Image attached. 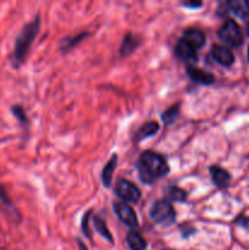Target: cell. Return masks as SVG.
<instances>
[{"mask_svg": "<svg viewBox=\"0 0 249 250\" xmlns=\"http://www.w3.org/2000/svg\"><path fill=\"white\" fill-rule=\"evenodd\" d=\"M126 241L131 250H145L146 248V241L138 232H128Z\"/></svg>", "mask_w": 249, "mask_h": 250, "instance_id": "16", "label": "cell"}, {"mask_svg": "<svg viewBox=\"0 0 249 250\" xmlns=\"http://www.w3.org/2000/svg\"><path fill=\"white\" fill-rule=\"evenodd\" d=\"M114 210L116 212L117 217L120 219V221L124 222L126 226L128 227H138L139 221L138 217H137L136 212L132 209L131 205H128L127 203H115L114 204Z\"/></svg>", "mask_w": 249, "mask_h": 250, "instance_id": "6", "label": "cell"}, {"mask_svg": "<svg viewBox=\"0 0 249 250\" xmlns=\"http://www.w3.org/2000/svg\"><path fill=\"white\" fill-rule=\"evenodd\" d=\"M88 36V33L85 32H82V33L77 34V36H73V37H67V38H63L60 43V49L62 51H68L71 49L75 48L80 42H82L85 37Z\"/></svg>", "mask_w": 249, "mask_h": 250, "instance_id": "17", "label": "cell"}, {"mask_svg": "<svg viewBox=\"0 0 249 250\" xmlns=\"http://www.w3.org/2000/svg\"><path fill=\"white\" fill-rule=\"evenodd\" d=\"M210 175H211V181L214 185L219 188H226L228 187L229 182H231V175L227 172L225 168L220 167V166H211L209 168Z\"/></svg>", "mask_w": 249, "mask_h": 250, "instance_id": "11", "label": "cell"}, {"mask_svg": "<svg viewBox=\"0 0 249 250\" xmlns=\"http://www.w3.org/2000/svg\"><path fill=\"white\" fill-rule=\"evenodd\" d=\"M182 39L197 51L199 50L200 48H203V46L205 45V42H207V37H205L204 32L195 28L186 29V31L183 32Z\"/></svg>", "mask_w": 249, "mask_h": 250, "instance_id": "9", "label": "cell"}, {"mask_svg": "<svg viewBox=\"0 0 249 250\" xmlns=\"http://www.w3.org/2000/svg\"><path fill=\"white\" fill-rule=\"evenodd\" d=\"M202 2L200 1H190V2H183V6H187V7H190V9H197V7H200L202 6Z\"/></svg>", "mask_w": 249, "mask_h": 250, "instance_id": "23", "label": "cell"}, {"mask_svg": "<svg viewBox=\"0 0 249 250\" xmlns=\"http://www.w3.org/2000/svg\"><path fill=\"white\" fill-rule=\"evenodd\" d=\"M248 61H249V46H248Z\"/></svg>", "mask_w": 249, "mask_h": 250, "instance_id": "26", "label": "cell"}, {"mask_svg": "<svg viewBox=\"0 0 249 250\" xmlns=\"http://www.w3.org/2000/svg\"><path fill=\"white\" fill-rule=\"evenodd\" d=\"M211 56L217 63H220L221 66L225 67H229V66L233 65L234 62V55L228 48L224 45H219V44H215L211 48Z\"/></svg>", "mask_w": 249, "mask_h": 250, "instance_id": "8", "label": "cell"}, {"mask_svg": "<svg viewBox=\"0 0 249 250\" xmlns=\"http://www.w3.org/2000/svg\"><path fill=\"white\" fill-rule=\"evenodd\" d=\"M137 170H138L139 178L145 185H151L170 172L166 159L151 150L142 153L137 163Z\"/></svg>", "mask_w": 249, "mask_h": 250, "instance_id": "1", "label": "cell"}, {"mask_svg": "<svg viewBox=\"0 0 249 250\" xmlns=\"http://www.w3.org/2000/svg\"><path fill=\"white\" fill-rule=\"evenodd\" d=\"M78 244H80V249H81V250H88L87 248H85L84 244H83L81 241H78Z\"/></svg>", "mask_w": 249, "mask_h": 250, "instance_id": "24", "label": "cell"}, {"mask_svg": "<svg viewBox=\"0 0 249 250\" xmlns=\"http://www.w3.org/2000/svg\"><path fill=\"white\" fill-rule=\"evenodd\" d=\"M139 43H141V41H139L138 37H136L132 33H128L124 38L122 45L121 48H120V53H121L122 56L128 55V54H131L132 51L136 50V48L139 45Z\"/></svg>", "mask_w": 249, "mask_h": 250, "instance_id": "15", "label": "cell"}, {"mask_svg": "<svg viewBox=\"0 0 249 250\" xmlns=\"http://www.w3.org/2000/svg\"><path fill=\"white\" fill-rule=\"evenodd\" d=\"M11 111H12V114L15 115V117H16V119L19 120L21 124H26V122H27L26 112H24V110L22 109L20 105H15V106H12Z\"/></svg>", "mask_w": 249, "mask_h": 250, "instance_id": "21", "label": "cell"}, {"mask_svg": "<svg viewBox=\"0 0 249 250\" xmlns=\"http://www.w3.org/2000/svg\"><path fill=\"white\" fill-rule=\"evenodd\" d=\"M229 11L233 12L239 19H247L249 17V1L248 0H232L227 2Z\"/></svg>", "mask_w": 249, "mask_h": 250, "instance_id": "12", "label": "cell"}, {"mask_svg": "<svg viewBox=\"0 0 249 250\" xmlns=\"http://www.w3.org/2000/svg\"><path fill=\"white\" fill-rule=\"evenodd\" d=\"M93 221H94L95 229L99 232L100 236L104 237V238L106 239V241H109L110 243H112V242H114V238H112L111 232H110V229H107V226H106V224H105L104 220L99 216H94V220H93Z\"/></svg>", "mask_w": 249, "mask_h": 250, "instance_id": "18", "label": "cell"}, {"mask_svg": "<svg viewBox=\"0 0 249 250\" xmlns=\"http://www.w3.org/2000/svg\"><path fill=\"white\" fill-rule=\"evenodd\" d=\"M115 192L120 199L124 200V203H137L142 197L141 189L131 181L124 178L117 181Z\"/></svg>", "mask_w": 249, "mask_h": 250, "instance_id": "5", "label": "cell"}, {"mask_svg": "<svg viewBox=\"0 0 249 250\" xmlns=\"http://www.w3.org/2000/svg\"><path fill=\"white\" fill-rule=\"evenodd\" d=\"M178 114H180V107H178V105H175V106H171L170 109H167L161 114V120H163L166 126H168V125H172L177 120Z\"/></svg>", "mask_w": 249, "mask_h": 250, "instance_id": "19", "label": "cell"}, {"mask_svg": "<svg viewBox=\"0 0 249 250\" xmlns=\"http://www.w3.org/2000/svg\"><path fill=\"white\" fill-rule=\"evenodd\" d=\"M159 128H160V127H159L158 122L155 121L146 122V124H144L143 126L138 129L134 139H136V142H141L143 141V139L149 138V137L155 136V134L159 132Z\"/></svg>", "mask_w": 249, "mask_h": 250, "instance_id": "14", "label": "cell"}, {"mask_svg": "<svg viewBox=\"0 0 249 250\" xmlns=\"http://www.w3.org/2000/svg\"><path fill=\"white\" fill-rule=\"evenodd\" d=\"M246 32H247V36L249 37V21L247 22V26H246Z\"/></svg>", "mask_w": 249, "mask_h": 250, "instance_id": "25", "label": "cell"}, {"mask_svg": "<svg viewBox=\"0 0 249 250\" xmlns=\"http://www.w3.org/2000/svg\"><path fill=\"white\" fill-rule=\"evenodd\" d=\"M39 28H41V19H39V16H36L31 22L22 27L21 32L16 37L14 54H12V62L16 67L21 65L26 59L34 39L38 36Z\"/></svg>", "mask_w": 249, "mask_h": 250, "instance_id": "2", "label": "cell"}, {"mask_svg": "<svg viewBox=\"0 0 249 250\" xmlns=\"http://www.w3.org/2000/svg\"><path fill=\"white\" fill-rule=\"evenodd\" d=\"M175 54L178 59H181L185 62L189 63V65L190 63H195L198 61L197 50L193 49L188 43H186L182 38L176 43Z\"/></svg>", "mask_w": 249, "mask_h": 250, "instance_id": "7", "label": "cell"}, {"mask_svg": "<svg viewBox=\"0 0 249 250\" xmlns=\"http://www.w3.org/2000/svg\"><path fill=\"white\" fill-rule=\"evenodd\" d=\"M219 38L232 48H239L243 44V33L234 20H226L219 29Z\"/></svg>", "mask_w": 249, "mask_h": 250, "instance_id": "4", "label": "cell"}, {"mask_svg": "<svg viewBox=\"0 0 249 250\" xmlns=\"http://www.w3.org/2000/svg\"><path fill=\"white\" fill-rule=\"evenodd\" d=\"M89 216H90V211H88L87 214H84V216H83V220H82V231L88 238H90V231H89V226H88Z\"/></svg>", "mask_w": 249, "mask_h": 250, "instance_id": "22", "label": "cell"}, {"mask_svg": "<svg viewBox=\"0 0 249 250\" xmlns=\"http://www.w3.org/2000/svg\"><path fill=\"white\" fill-rule=\"evenodd\" d=\"M116 164H117V154H114L111 156L109 161L105 164L104 168H103L102 172V181L104 187L109 188L112 183V175H114V171L116 168Z\"/></svg>", "mask_w": 249, "mask_h": 250, "instance_id": "13", "label": "cell"}, {"mask_svg": "<svg viewBox=\"0 0 249 250\" xmlns=\"http://www.w3.org/2000/svg\"><path fill=\"white\" fill-rule=\"evenodd\" d=\"M150 217L158 225L168 227L176 221V212L171 203L166 199L156 200L150 208Z\"/></svg>", "mask_w": 249, "mask_h": 250, "instance_id": "3", "label": "cell"}, {"mask_svg": "<svg viewBox=\"0 0 249 250\" xmlns=\"http://www.w3.org/2000/svg\"><path fill=\"white\" fill-rule=\"evenodd\" d=\"M168 198L173 202H185L186 198H187V193L181 188L171 187L168 190Z\"/></svg>", "mask_w": 249, "mask_h": 250, "instance_id": "20", "label": "cell"}, {"mask_svg": "<svg viewBox=\"0 0 249 250\" xmlns=\"http://www.w3.org/2000/svg\"><path fill=\"white\" fill-rule=\"evenodd\" d=\"M187 73L188 76L190 77V80L194 81V82L200 83V84H204V85H209L212 84L215 81L214 75L208 71L204 70H200V68L194 67V66L189 65L187 67Z\"/></svg>", "mask_w": 249, "mask_h": 250, "instance_id": "10", "label": "cell"}]
</instances>
